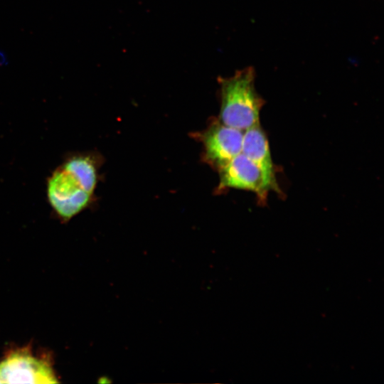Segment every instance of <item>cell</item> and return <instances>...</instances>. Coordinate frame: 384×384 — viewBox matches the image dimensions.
<instances>
[{"instance_id":"6da1fadb","label":"cell","mask_w":384,"mask_h":384,"mask_svg":"<svg viewBox=\"0 0 384 384\" xmlns=\"http://www.w3.org/2000/svg\"><path fill=\"white\" fill-rule=\"evenodd\" d=\"M97 183L95 159L88 154L69 152L46 181V197L54 217L67 223L91 203Z\"/></svg>"},{"instance_id":"7a4b0ae2","label":"cell","mask_w":384,"mask_h":384,"mask_svg":"<svg viewBox=\"0 0 384 384\" xmlns=\"http://www.w3.org/2000/svg\"><path fill=\"white\" fill-rule=\"evenodd\" d=\"M255 71L247 67L233 76L220 79L221 122L245 131L260 124V112L265 103L255 86Z\"/></svg>"},{"instance_id":"3957f363","label":"cell","mask_w":384,"mask_h":384,"mask_svg":"<svg viewBox=\"0 0 384 384\" xmlns=\"http://www.w3.org/2000/svg\"><path fill=\"white\" fill-rule=\"evenodd\" d=\"M1 383H57L48 359L37 357L27 348L10 351L0 362Z\"/></svg>"},{"instance_id":"277c9868","label":"cell","mask_w":384,"mask_h":384,"mask_svg":"<svg viewBox=\"0 0 384 384\" xmlns=\"http://www.w3.org/2000/svg\"><path fill=\"white\" fill-rule=\"evenodd\" d=\"M220 187L254 192L265 201L270 191L260 168L242 152L220 168Z\"/></svg>"},{"instance_id":"5b68a950","label":"cell","mask_w":384,"mask_h":384,"mask_svg":"<svg viewBox=\"0 0 384 384\" xmlns=\"http://www.w3.org/2000/svg\"><path fill=\"white\" fill-rule=\"evenodd\" d=\"M242 153L260 168L270 191L280 193L267 137L260 124L243 132Z\"/></svg>"},{"instance_id":"8992f818","label":"cell","mask_w":384,"mask_h":384,"mask_svg":"<svg viewBox=\"0 0 384 384\" xmlns=\"http://www.w3.org/2000/svg\"><path fill=\"white\" fill-rule=\"evenodd\" d=\"M243 132L222 122L213 126L204 137L208 158L219 168L242 152Z\"/></svg>"},{"instance_id":"52a82bcc","label":"cell","mask_w":384,"mask_h":384,"mask_svg":"<svg viewBox=\"0 0 384 384\" xmlns=\"http://www.w3.org/2000/svg\"><path fill=\"white\" fill-rule=\"evenodd\" d=\"M8 56L4 50L0 49V70L8 64Z\"/></svg>"},{"instance_id":"ba28073f","label":"cell","mask_w":384,"mask_h":384,"mask_svg":"<svg viewBox=\"0 0 384 384\" xmlns=\"http://www.w3.org/2000/svg\"><path fill=\"white\" fill-rule=\"evenodd\" d=\"M0 383H1V380H0Z\"/></svg>"}]
</instances>
